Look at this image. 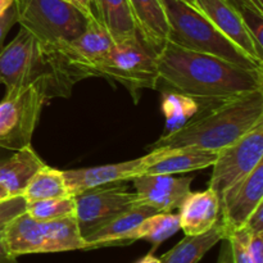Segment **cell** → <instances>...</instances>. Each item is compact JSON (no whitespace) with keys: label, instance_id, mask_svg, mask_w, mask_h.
<instances>
[{"label":"cell","instance_id":"obj_1","mask_svg":"<svg viewBox=\"0 0 263 263\" xmlns=\"http://www.w3.org/2000/svg\"><path fill=\"white\" fill-rule=\"evenodd\" d=\"M159 82L200 105L217 104L263 90L262 68H246L167 41L158 57Z\"/></svg>","mask_w":263,"mask_h":263},{"label":"cell","instance_id":"obj_2","mask_svg":"<svg viewBox=\"0 0 263 263\" xmlns=\"http://www.w3.org/2000/svg\"><path fill=\"white\" fill-rule=\"evenodd\" d=\"M87 77L67 43H43L23 27L0 51V84L7 90L33 85L45 100L68 98L72 87Z\"/></svg>","mask_w":263,"mask_h":263},{"label":"cell","instance_id":"obj_3","mask_svg":"<svg viewBox=\"0 0 263 263\" xmlns=\"http://www.w3.org/2000/svg\"><path fill=\"white\" fill-rule=\"evenodd\" d=\"M205 107L181 128L161 136L149 149L197 148L220 152L263 122V90Z\"/></svg>","mask_w":263,"mask_h":263},{"label":"cell","instance_id":"obj_4","mask_svg":"<svg viewBox=\"0 0 263 263\" xmlns=\"http://www.w3.org/2000/svg\"><path fill=\"white\" fill-rule=\"evenodd\" d=\"M168 21V41L197 53L211 54L246 68L262 64L223 36L204 14L184 0H162Z\"/></svg>","mask_w":263,"mask_h":263},{"label":"cell","instance_id":"obj_5","mask_svg":"<svg viewBox=\"0 0 263 263\" xmlns=\"http://www.w3.org/2000/svg\"><path fill=\"white\" fill-rule=\"evenodd\" d=\"M18 23L43 43H69L79 37L87 17L67 0H15Z\"/></svg>","mask_w":263,"mask_h":263},{"label":"cell","instance_id":"obj_6","mask_svg":"<svg viewBox=\"0 0 263 263\" xmlns=\"http://www.w3.org/2000/svg\"><path fill=\"white\" fill-rule=\"evenodd\" d=\"M157 54L139 36L115 43L95 67V77L120 82L138 99L143 89H156L159 82Z\"/></svg>","mask_w":263,"mask_h":263},{"label":"cell","instance_id":"obj_7","mask_svg":"<svg viewBox=\"0 0 263 263\" xmlns=\"http://www.w3.org/2000/svg\"><path fill=\"white\" fill-rule=\"evenodd\" d=\"M44 103L33 85L7 90L0 102V148L15 152L31 145Z\"/></svg>","mask_w":263,"mask_h":263},{"label":"cell","instance_id":"obj_8","mask_svg":"<svg viewBox=\"0 0 263 263\" xmlns=\"http://www.w3.org/2000/svg\"><path fill=\"white\" fill-rule=\"evenodd\" d=\"M261 162H263V122L235 143L217 152L208 189L212 190L220 200L230 187L248 176Z\"/></svg>","mask_w":263,"mask_h":263},{"label":"cell","instance_id":"obj_9","mask_svg":"<svg viewBox=\"0 0 263 263\" xmlns=\"http://www.w3.org/2000/svg\"><path fill=\"white\" fill-rule=\"evenodd\" d=\"M112 185H104L74 195V217L84 239L140 203L138 195L128 192L127 186Z\"/></svg>","mask_w":263,"mask_h":263},{"label":"cell","instance_id":"obj_10","mask_svg":"<svg viewBox=\"0 0 263 263\" xmlns=\"http://www.w3.org/2000/svg\"><path fill=\"white\" fill-rule=\"evenodd\" d=\"M263 202V162L234 185L220 199V221L228 236L243 229L254 210Z\"/></svg>","mask_w":263,"mask_h":263},{"label":"cell","instance_id":"obj_11","mask_svg":"<svg viewBox=\"0 0 263 263\" xmlns=\"http://www.w3.org/2000/svg\"><path fill=\"white\" fill-rule=\"evenodd\" d=\"M139 202L154 208L157 212L179 210L190 194L193 176L176 179L172 175L141 174L131 179Z\"/></svg>","mask_w":263,"mask_h":263},{"label":"cell","instance_id":"obj_12","mask_svg":"<svg viewBox=\"0 0 263 263\" xmlns=\"http://www.w3.org/2000/svg\"><path fill=\"white\" fill-rule=\"evenodd\" d=\"M148 163L149 153L140 158L120 162V163L86 167V168L79 170H67V171H63V176L69 194L74 197L80 193L95 189V187L128 181L135 176L143 174Z\"/></svg>","mask_w":263,"mask_h":263},{"label":"cell","instance_id":"obj_13","mask_svg":"<svg viewBox=\"0 0 263 263\" xmlns=\"http://www.w3.org/2000/svg\"><path fill=\"white\" fill-rule=\"evenodd\" d=\"M194 7L211 21L213 26L251 58L262 64L263 55L244 25L238 9L226 0H194Z\"/></svg>","mask_w":263,"mask_h":263},{"label":"cell","instance_id":"obj_14","mask_svg":"<svg viewBox=\"0 0 263 263\" xmlns=\"http://www.w3.org/2000/svg\"><path fill=\"white\" fill-rule=\"evenodd\" d=\"M217 152L197 148H159L149 152V163L143 174L175 175L212 167Z\"/></svg>","mask_w":263,"mask_h":263},{"label":"cell","instance_id":"obj_15","mask_svg":"<svg viewBox=\"0 0 263 263\" xmlns=\"http://www.w3.org/2000/svg\"><path fill=\"white\" fill-rule=\"evenodd\" d=\"M138 36L158 55L168 41L170 26L162 0H128Z\"/></svg>","mask_w":263,"mask_h":263},{"label":"cell","instance_id":"obj_16","mask_svg":"<svg viewBox=\"0 0 263 263\" xmlns=\"http://www.w3.org/2000/svg\"><path fill=\"white\" fill-rule=\"evenodd\" d=\"M115 41L107 28L99 22L95 14L87 17V25L84 32L67 43L69 51L73 54L80 66L89 72L90 77H95V67L113 48Z\"/></svg>","mask_w":263,"mask_h":263},{"label":"cell","instance_id":"obj_17","mask_svg":"<svg viewBox=\"0 0 263 263\" xmlns=\"http://www.w3.org/2000/svg\"><path fill=\"white\" fill-rule=\"evenodd\" d=\"M220 218V200L211 189L192 193L179 208L180 229L185 235H199L215 226Z\"/></svg>","mask_w":263,"mask_h":263},{"label":"cell","instance_id":"obj_18","mask_svg":"<svg viewBox=\"0 0 263 263\" xmlns=\"http://www.w3.org/2000/svg\"><path fill=\"white\" fill-rule=\"evenodd\" d=\"M8 252L15 258L25 254L48 253L43 222L23 212L10 220L2 230Z\"/></svg>","mask_w":263,"mask_h":263},{"label":"cell","instance_id":"obj_19","mask_svg":"<svg viewBox=\"0 0 263 263\" xmlns=\"http://www.w3.org/2000/svg\"><path fill=\"white\" fill-rule=\"evenodd\" d=\"M157 213L154 208L146 204H136L133 208L127 210L110 221L102 229L92 233L85 241L87 244V249H95L99 247L108 246H122L127 244V238L145 218Z\"/></svg>","mask_w":263,"mask_h":263},{"label":"cell","instance_id":"obj_20","mask_svg":"<svg viewBox=\"0 0 263 263\" xmlns=\"http://www.w3.org/2000/svg\"><path fill=\"white\" fill-rule=\"evenodd\" d=\"M45 163L36 154L31 145L15 151V153L0 164V184L7 189L10 197H20L28 182L40 171Z\"/></svg>","mask_w":263,"mask_h":263},{"label":"cell","instance_id":"obj_21","mask_svg":"<svg viewBox=\"0 0 263 263\" xmlns=\"http://www.w3.org/2000/svg\"><path fill=\"white\" fill-rule=\"evenodd\" d=\"M228 238L225 228L218 218L212 229L199 235H185L171 251L161 257V263H199L210 249Z\"/></svg>","mask_w":263,"mask_h":263},{"label":"cell","instance_id":"obj_22","mask_svg":"<svg viewBox=\"0 0 263 263\" xmlns=\"http://www.w3.org/2000/svg\"><path fill=\"white\" fill-rule=\"evenodd\" d=\"M92 4L98 10L95 17L107 28L115 43L138 36L128 0H94Z\"/></svg>","mask_w":263,"mask_h":263},{"label":"cell","instance_id":"obj_23","mask_svg":"<svg viewBox=\"0 0 263 263\" xmlns=\"http://www.w3.org/2000/svg\"><path fill=\"white\" fill-rule=\"evenodd\" d=\"M41 222L45 233L48 253L87 249V244L80 233L74 216Z\"/></svg>","mask_w":263,"mask_h":263},{"label":"cell","instance_id":"obj_24","mask_svg":"<svg viewBox=\"0 0 263 263\" xmlns=\"http://www.w3.org/2000/svg\"><path fill=\"white\" fill-rule=\"evenodd\" d=\"M179 230V215H175L172 212H157L145 218L128 235L127 244L143 239V240L151 241L156 248L164 240L175 235Z\"/></svg>","mask_w":263,"mask_h":263},{"label":"cell","instance_id":"obj_25","mask_svg":"<svg viewBox=\"0 0 263 263\" xmlns=\"http://www.w3.org/2000/svg\"><path fill=\"white\" fill-rule=\"evenodd\" d=\"M68 195L71 194L67 189L63 171L51 168L45 164L28 182L22 197L25 198L26 202H33V200L68 197Z\"/></svg>","mask_w":263,"mask_h":263},{"label":"cell","instance_id":"obj_26","mask_svg":"<svg viewBox=\"0 0 263 263\" xmlns=\"http://www.w3.org/2000/svg\"><path fill=\"white\" fill-rule=\"evenodd\" d=\"M202 105L197 100L179 94L175 91H167L163 94L162 109L166 117L167 133H174L186 125L200 110Z\"/></svg>","mask_w":263,"mask_h":263},{"label":"cell","instance_id":"obj_27","mask_svg":"<svg viewBox=\"0 0 263 263\" xmlns=\"http://www.w3.org/2000/svg\"><path fill=\"white\" fill-rule=\"evenodd\" d=\"M26 212L37 221H51L74 216L76 203L74 197L49 198V199L26 202Z\"/></svg>","mask_w":263,"mask_h":263},{"label":"cell","instance_id":"obj_28","mask_svg":"<svg viewBox=\"0 0 263 263\" xmlns=\"http://www.w3.org/2000/svg\"><path fill=\"white\" fill-rule=\"evenodd\" d=\"M239 13L241 15V20H243L244 25H246L247 30L249 31L251 36L253 37L254 44H256L257 49H258L259 53L262 54V40H263V13L258 12L256 9H252V8L244 7L240 5L239 7Z\"/></svg>","mask_w":263,"mask_h":263},{"label":"cell","instance_id":"obj_29","mask_svg":"<svg viewBox=\"0 0 263 263\" xmlns=\"http://www.w3.org/2000/svg\"><path fill=\"white\" fill-rule=\"evenodd\" d=\"M226 239L230 241L234 263H254L252 257L249 256L248 249H247L248 233H247L244 229L234 231V233H231Z\"/></svg>","mask_w":263,"mask_h":263},{"label":"cell","instance_id":"obj_30","mask_svg":"<svg viewBox=\"0 0 263 263\" xmlns=\"http://www.w3.org/2000/svg\"><path fill=\"white\" fill-rule=\"evenodd\" d=\"M23 212H26V200L22 195L0 202V230H3L10 220Z\"/></svg>","mask_w":263,"mask_h":263},{"label":"cell","instance_id":"obj_31","mask_svg":"<svg viewBox=\"0 0 263 263\" xmlns=\"http://www.w3.org/2000/svg\"><path fill=\"white\" fill-rule=\"evenodd\" d=\"M15 23H18V12L14 2V4L10 8H8L4 14L0 15V51L3 49V43H4L5 36H7V33L9 32V30Z\"/></svg>","mask_w":263,"mask_h":263},{"label":"cell","instance_id":"obj_32","mask_svg":"<svg viewBox=\"0 0 263 263\" xmlns=\"http://www.w3.org/2000/svg\"><path fill=\"white\" fill-rule=\"evenodd\" d=\"M243 229L249 235L263 234V202L259 203L258 207L252 212V215L244 223Z\"/></svg>","mask_w":263,"mask_h":263},{"label":"cell","instance_id":"obj_33","mask_svg":"<svg viewBox=\"0 0 263 263\" xmlns=\"http://www.w3.org/2000/svg\"><path fill=\"white\" fill-rule=\"evenodd\" d=\"M247 249L254 263H263V234H248Z\"/></svg>","mask_w":263,"mask_h":263},{"label":"cell","instance_id":"obj_34","mask_svg":"<svg viewBox=\"0 0 263 263\" xmlns=\"http://www.w3.org/2000/svg\"><path fill=\"white\" fill-rule=\"evenodd\" d=\"M217 263H234L233 262V253H231L230 241H229L228 239H223L222 248H221Z\"/></svg>","mask_w":263,"mask_h":263},{"label":"cell","instance_id":"obj_35","mask_svg":"<svg viewBox=\"0 0 263 263\" xmlns=\"http://www.w3.org/2000/svg\"><path fill=\"white\" fill-rule=\"evenodd\" d=\"M0 263H18L17 258L8 252L4 240H3L2 230H0Z\"/></svg>","mask_w":263,"mask_h":263},{"label":"cell","instance_id":"obj_36","mask_svg":"<svg viewBox=\"0 0 263 263\" xmlns=\"http://www.w3.org/2000/svg\"><path fill=\"white\" fill-rule=\"evenodd\" d=\"M92 2H94V0H72V3H73V4L86 15L94 14L91 8Z\"/></svg>","mask_w":263,"mask_h":263},{"label":"cell","instance_id":"obj_37","mask_svg":"<svg viewBox=\"0 0 263 263\" xmlns=\"http://www.w3.org/2000/svg\"><path fill=\"white\" fill-rule=\"evenodd\" d=\"M14 2L15 0H0V15L4 14L8 8H10L14 4Z\"/></svg>","mask_w":263,"mask_h":263},{"label":"cell","instance_id":"obj_38","mask_svg":"<svg viewBox=\"0 0 263 263\" xmlns=\"http://www.w3.org/2000/svg\"><path fill=\"white\" fill-rule=\"evenodd\" d=\"M138 263H161V259L157 258V257H154L153 254L149 253L148 256L144 257V258L140 259Z\"/></svg>","mask_w":263,"mask_h":263},{"label":"cell","instance_id":"obj_39","mask_svg":"<svg viewBox=\"0 0 263 263\" xmlns=\"http://www.w3.org/2000/svg\"><path fill=\"white\" fill-rule=\"evenodd\" d=\"M9 198H12L9 195V193H8L7 189H5V187L3 186L2 184H0V202H3V200L9 199Z\"/></svg>","mask_w":263,"mask_h":263},{"label":"cell","instance_id":"obj_40","mask_svg":"<svg viewBox=\"0 0 263 263\" xmlns=\"http://www.w3.org/2000/svg\"><path fill=\"white\" fill-rule=\"evenodd\" d=\"M230 5H233L235 9H239V0H226Z\"/></svg>","mask_w":263,"mask_h":263},{"label":"cell","instance_id":"obj_41","mask_svg":"<svg viewBox=\"0 0 263 263\" xmlns=\"http://www.w3.org/2000/svg\"><path fill=\"white\" fill-rule=\"evenodd\" d=\"M184 2L189 3V4H192V5H194V0H184Z\"/></svg>","mask_w":263,"mask_h":263},{"label":"cell","instance_id":"obj_42","mask_svg":"<svg viewBox=\"0 0 263 263\" xmlns=\"http://www.w3.org/2000/svg\"><path fill=\"white\" fill-rule=\"evenodd\" d=\"M67 2H69V3H72V0H67Z\"/></svg>","mask_w":263,"mask_h":263},{"label":"cell","instance_id":"obj_43","mask_svg":"<svg viewBox=\"0 0 263 263\" xmlns=\"http://www.w3.org/2000/svg\"><path fill=\"white\" fill-rule=\"evenodd\" d=\"M0 164H2V161H0Z\"/></svg>","mask_w":263,"mask_h":263}]
</instances>
